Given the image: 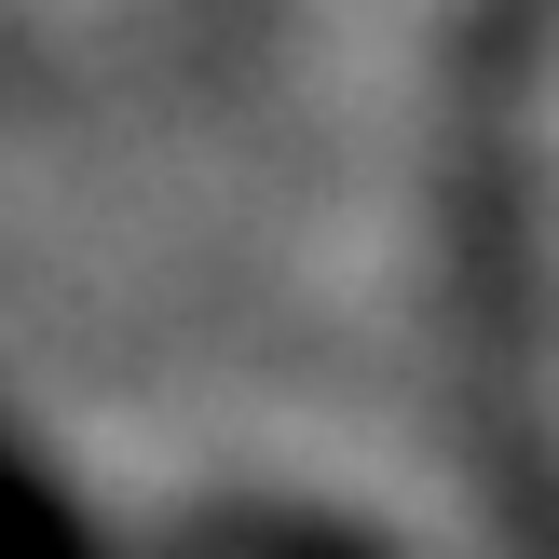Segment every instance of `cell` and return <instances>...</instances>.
Here are the masks:
<instances>
[{"mask_svg":"<svg viewBox=\"0 0 559 559\" xmlns=\"http://www.w3.org/2000/svg\"><path fill=\"white\" fill-rule=\"evenodd\" d=\"M546 191H559V123H546ZM546 260H559V246H546Z\"/></svg>","mask_w":559,"mask_h":559,"instance_id":"obj_1","label":"cell"}]
</instances>
